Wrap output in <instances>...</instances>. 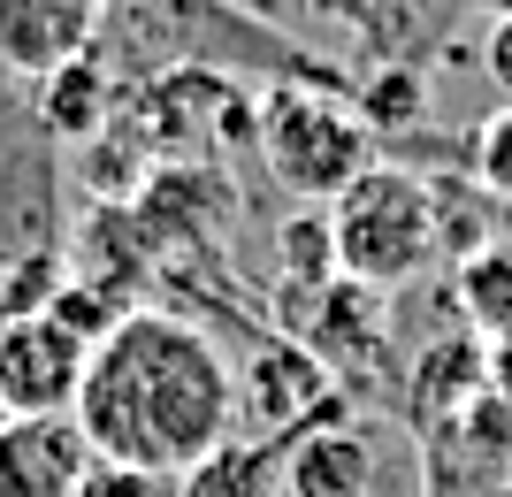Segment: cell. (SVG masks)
Wrapping results in <instances>:
<instances>
[{"label":"cell","instance_id":"9","mask_svg":"<svg viewBox=\"0 0 512 497\" xmlns=\"http://www.w3.org/2000/svg\"><path fill=\"white\" fill-rule=\"evenodd\" d=\"M115 108H123V85L107 77L100 54H77V62H62L54 77H39V130L46 138L85 146V138H100V130L115 123Z\"/></svg>","mask_w":512,"mask_h":497},{"label":"cell","instance_id":"1","mask_svg":"<svg viewBox=\"0 0 512 497\" xmlns=\"http://www.w3.org/2000/svg\"><path fill=\"white\" fill-rule=\"evenodd\" d=\"M69 413L100 459L176 482L222 436H237V368L207 322L146 299L92 345Z\"/></svg>","mask_w":512,"mask_h":497},{"label":"cell","instance_id":"8","mask_svg":"<svg viewBox=\"0 0 512 497\" xmlns=\"http://www.w3.org/2000/svg\"><path fill=\"white\" fill-rule=\"evenodd\" d=\"M100 16L107 0H0V69L39 85L100 46Z\"/></svg>","mask_w":512,"mask_h":497},{"label":"cell","instance_id":"17","mask_svg":"<svg viewBox=\"0 0 512 497\" xmlns=\"http://www.w3.org/2000/svg\"><path fill=\"white\" fill-rule=\"evenodd\" d=\"M314 16H329V23H375V0H314Z\"/></svg>","mask_w":512,"mask_h":497},{"label":"cell","instance_id":"7","mask_svg":"<svg viewBox=\"0 0 512 497\" xmlns=\"http://www.w3.org/2000/svg\"><path fill=\"white\" fill-rule=\"evenodd\" d=\"M92 459L77 413H0V497H77Z\"/></svg>","mask_w":512,"mask_h":497},{"label":"cell","instance_id":"14","mask_svg":"<svg viewBox=\"0 0 512 497\" xmlns=\"http://www.w3.org/2000/svg\"><path fill=\"white\" fill-rule=\"evenodd\" d=\"M62 283H69L62 245H31V253H16V260H8V276H0V322H16V314H46Z\"/></svg>","mask_w":512,"mask_h":497},{"label":"cell","instance_id":"18","mask_svg":"<svg viewBox=\"0 0 512 497\" xmlns=\"http://www.w3.org/2000/svg\"><path fill=\"white\" fill-rule=\"evenodd\" d=\"M490 69L512 85V16H497V31H490Z\"/></svg>","mask_w":512,"mask_h":497},{"label":"cell","instance_id":"2","mask_svg":"<svg viewBox=\"0 0 512 497\" xmlns=\"http://www.w3.org/2000/svg\"><path fill=\"white\" fill-rule=\"evenodd\" d=\"M329 253H337V276L360 283V291H406L421 283L436 260H444V230H436V192L428 176L406 161H375L344 184L329 207Z\"/></svg>","mask_w":512,"mask_h":497},{"label":"cell","instance_id":"12","mask_svg":"<svg viewBox=\"0 0 512 497\" xmlns=\"http://www.w3.org/2000/svg\"><path fill=\"white\" fill-rule=\"evenodd\" d=\"M344 100H352V115H360L375 138H406L428 115V85H421V69H406V62H383L375 77H360V85L344 92Z\"/></svg>","mask_w":512,"mask_h":497},{"label":"cell","instance_id":"4","mask_svg":"<svg viewBox=\"0 0 512 497\" xmlns=\"http://www.w3.org/2000/svg\"><path fill=\"white\" fill-rule=\"evenodd\" d=\"M406 490H413V452L383 421L337 413V421L283 444V497H406Z\"/></svg>","mask_w":512,"mask_h":497},{"label":"cell","instance_id":"11","mask_svg":"<svg viewBox=\"0 0 512 497\" xmlns=\"http://www.w3.org/2000/svg\"><path fill=\"white\" fill-rule=\"evenodd\" d=\"M459 306H467L474 337L512 345V238H490L482 253L459 260Z\"/></svg>","mask_w":512,"mask_h":497},{"label":"cell","instance_id":"6","mask_svg":"<svg viewBox=\"0 0 512 497\" xmlns=\"http://www.w3.org/2000/svg\"><path fill=\"white\" fill-rule=\"evenodd\" d=\"M92 345L54 314L0 322V413H69Z\"/></svg>","mask_w":512,"mask_h":497},{"label":"cell","instance_id":"5","mask_svg":"<svg viewBox=\"0 0 512 497\" xmlns=\"http://www.w3.org/2000/svg\"><path fill=\"white\" fill-rule=\"evenodd\" d=\"M344 390L329 383L314 352L299 337H283V329H260L253 352H245V368H237V429L260 436V444H291V436L321 429V421H337Z\"/></svg>","mask_w":512,"mask_h":497},{"label":"cell","instance_id":"15","mask_svg":"<svg viewBox=\"0 0 512 497\" xmlns=\"http://www.w3.org/2000/svg\"><path fill=\"white\" fill-rule=\"evenodd\" d=\"M467 176H474V192L497 199V207H512V100L497 115H482L467 138Z\"/></svg>","mask_w":512,"mask_h":497},{"label":"cell","instance_id":"16","mask_svg":"<svg viewBox=\"0 0 512 497\" xmlns=\"http://www.w3.org/2000/svg\"><path fill=\"white\" fill-rule=\"evenodd\" d=\"M77 497H176V482H169V475H146V467L92 459V475L77 482Z\"/></svg>","mask_w":512,"mask_h":497},{"label":"cell","instance_id":"3","mask_svg":"<svg viewBox=\"0 0 512 497\" xmlns=\"http://www.w3.org/2000/svg\"><path fill=\"white\" fill-rule=\"evenodd\" d=\"M260 161L276 169V184L306 207H329V199L352 184L360 169H375V130L352 115L344 92L321 85H268L260 92V130H253Z\"/></svg>","mask_w":512,"mask_h":497},{"label":"cell","instance_id":"10","mask_svg":"<svg viewBox=\"0 0 512 497\" xmlns=\"http://www.w3.org/2000/svg\"><path fill=\"white\" fill-rule=\"evenodd\" d=\"M176 497H283V444L260 436H222L207 459H192L176 475Z\"/></svg>","mask_w":512,"mask_h":497},{"label":"cell","instance_id":"13","mask_svg":"<svg viewBox=\"0 0 512 497\" xmlns=\"http://www.w3.org/2000/svg\"><path fill=\"white\" fill-rule=\"evenodd\" d=\"M276 260H283V291H321L337 276V253H329V215L299 207V215L276 230Z\"/></svg>","mask_w":512,"mask_h":497}]
</instances>
